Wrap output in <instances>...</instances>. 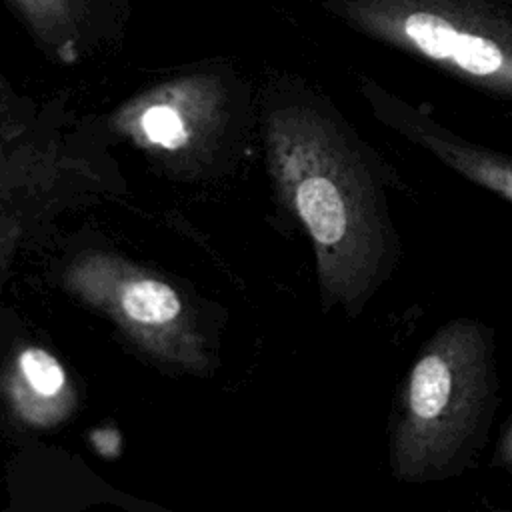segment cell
I'll list each match as a JSON object with an SVG mask.
<instances>
[{"instance_id": "cell-1", "label": "cell", "mask_w": 512, "mask_h": 512, "mask_svg": "<svg viewBox=\"0 0 512 512\" xmlns=\"http://www.w3.org/2000/svg\"><path fill=\"white\" fill-rule=\"evenodd\" d=\"M260 132L278 206L310 240L322 308L360 316L402 260L390 214L396 172L324 96L292 78L264 88Z\"/></svg>"}, {"instance_id": "cell-2", "label": "cell", "mask_w": 512, "mask_h": 512, "mask_svg": "<svg viewBox=\"0 0 512 512\" xmlns=\"http://www.w3.org/2000/svg\"><path fill=\"white\" fill-rule=\"evenodd\" d=\"M498 408L496 338L478 318L444 322L398 392L388 462L402 484L454 480L482 452Z\"/></svg>"}, {"instance_id": "cell-3", "label": "cell", "mask_w": 512, "mask_h": 512, "mask_svg": "<svg viewBox=\"0 0 512 512\" xmlns=\"http://www.w3.org/2000/svg\"><path fill=\"white\" fill-rule=\"evenodd\" d=\"M104 134L54 96L24 132L0 136V296L16 260L60 218L124 192Z\"/></svg>"}, {"instance_id": "cell-4", "label": "cell", "mask_w": 512, "mask_h": 512, "mask_svg": "<svg viewBox=\"0 0 512 512\" xmlns=\"http://www.w3.org/2000/svg\"><path fill=\"white\" fill-rule=\"evenodd\" d=\"M250 116L248 80L230 62L206 60L132 94L106 116L104 130L166 174L200 180L232 164Z\"/></svg>"}, {"instance_id": "cell-5", "label": "cell", "mask_w": 512, "mask_h": 512, "mask_svg": "<svg viewBox=\"0 0 512 512\" xmlns=\"http://www.w3.org/2000/svg\"><path fill=\"white\" fill-rule=\"evenodd\" d=\"M58 284L80 304L110 320L160 368L208 376L216 368V322L164 274L106 248L70 254Z\"/></svg>"}, {"instance_id": "cell-6", "label": "cell", "mask_w": 512, "mask_h": 512, "mask_svg": "<svg viewBox=\"0 0 512 512\" xmlns=\"http://www.w3.org/2000/svg\"><path fill=\"white\" fill-rule=\"evenodd\" d=\"M360 26L464 78L512 106V42L466 22L420 8L376 10L370 2L340 0Z\"/></svg>"}, {"instance_id": "cell-7", "label": "cell", "mask_w": 512, "mask_h": 512, "mask_svg": "<svg viewBox=\"0 0 512 512\" xmlns=\"http://www.w3.org/2000/svg\"><path fill=\"white\" fill-rule=\"evenodd\" d=\"M34 46L54 64L76 66L118 46L132 0H2Z\"/></svg>"}, {"instance_id": "cell-8", "label": "cell", "mask_w": 512, "mask_h": 512, "mask_svg": "<svg viewBox=\"0 0 512 512\" xmlns=\"http://www.w3.org/2000/svg\"><path fill=\"white\" fill-rule=\"evenodd\" d=\"M364 96L370 102L374 116L384 126L406 138L412 146H418L438 158L444 166L452 168L468 182H474L512 202L510 154L458 136L432 116L386 94L374 84H366Z\"/></svg>"}, {"instance_id": "cell-9", "label": "cell", "mask_w": 512, "mask_h": 512, "mask_svg": "<svg viewBox=\"0 0 512 512\" xmlns=\"http://www.w3.org/2000/svg\"><path fill=\"white\" fill-rule=\"evenodd\" d=\"M4 396L12 416L30 428L60 424L74 406L64 366L38 346H24L12 356L4 374Z\"/></svg>"}, {"instance_id": "cell-10", "label": "cell", "mask_w": 512, "mask_h": 512, "mask_svg": "<svg viewBox=\"0 0 512 512\" xmlns=\"http://www.w3.org/2000/svg\"><path fill=\"white\" fill-rule=\"evenodd\" d=\"M40 104L20 94L12 82L0 72V136L24 132L38 116Z\"/></svg>"}]
</instances>
